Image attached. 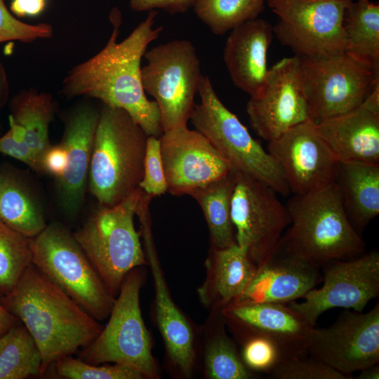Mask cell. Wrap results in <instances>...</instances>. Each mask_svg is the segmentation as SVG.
Wrapping results in <instances>:
<instances>
[{"mask_svg": "<svg viewBox=\"0 0 379 379\" xmlns=\"http://www.w3.org/2000/svg\"><path fill=\"white\" fill-rule=\"evenodd\" d=\"M157 10H151L123 41L118 42L121 14L110 13L112 34L104 48L88 60L74 66L62 82L60 93L67 98L87 96L103 105L127 112L147 135L163 133L157 103L146 96L141 79V60L149 44L157 39L163 27L154 28Z\"/></svg>", "mask_w": 379, "mask_h": 379, "instance_id": "1", "label": "cell"}, {"mask_svg": "<svg viewBox=\"0 0 379 379\" xmlns=\"http://www.w3.org/2000/svg\"><path fill=\"white\" fill-rule=\"evenodd\" d=\"M0 304L27 329L42 358L41 375L91 343L102 326L33 264Z\"/></svg>", "mask_w": 379, "mask_h": 379, "instance_id": "2", "label": "cell"}, {"mask_svg": "<svg viewBox=\"0 0 379 379\" xmlns=\"http://www.w3.org/2000/svg\"><path fill=\"white\" fill-rule=\"evenodd\" d=\"M148 136L127 112L103 105L88 175L100 206H113L140 187Z\"/></svg>", "mask_w": 379, "mask_h": 379, "instance_id": "3", "label": "cell"}, {"mask_svg": "<svg viewBox=\"0 0 379 379\" xmlns=\"http://www.w3.org/2000/svg\"><path fill=\"white\" fill-rule=\"evenodd\" d=\"M290 227L283 236L302 256L321 267L333 260L362 255L365 242L350 223L335 182L304 194H294L286 204Z\"/></svg>", "mask_w": 379, "mask_h": 379, "instance_id": "4", "label": "cell"}, {"mask_svg": "<svg viewBox=\"0 0 379 379\" xmlns=\"http://www.w3.org/2000/svg\"><path fill=\"white\" fill-rule=\"evenodd\" d=\"M143 192L139 187L113 206H100L73 234L113 297L126 276L146 262L134 225Z\"/></svg>", "mask_w": 379, "mask_h": 379, "instance_id": "5", "label": "cell"}, {"mask_svg": "<svg viewBox=\"0 0 379 379\" xmlns=\"http://www.w3.org/2000/svg\"><path fill=\"white\" fill-rule=\"evenodd\" d=\"M190 120L227 159L231 168L251 175L269 185L277 193H291L284 174L272 157L253 138L237 117L218 98L207 75H202Z\"/></svg>", "mask_w": 379, "mask_h": 379, "instance_id": "6", "label": "cell"}, {"mask_svg": "<svg viewBox=\"0 0 379 379\" xmlns=\"http://www.w3.org/2000/svg\"><path fill=\"white\" fill-rule=\"evenodd\" d=\"M32 263L98 321L109 316L114 302L74 235L51 224L32 238Z\"/></svg>", "mask_w": 379, "mask_h": 379, "instance_id": "7", "label": "cell"}, {"mask_svg": "<svg viewBox=\"0 0 379 379\" xmlns=\"http://www.w3.org/2000/svg\"><path fill=\"white\" fill-rule=\"evenodd\" d=\"M143 58L142 88L158 106L163 131L186 126L202 76L196 48L176 39L152 48Z\"/></svg>", "mask_w": 379, "mask_h": 379, "instance_id": "8", "label": "cell"}, {"mask_svg": "<svg viewBox=\"0 0 379 379\" xmlns=\"http://www.w3.org/2000/svg\"><path fill=\"white\" fill-rule=\"evenodd\" d=\"M142 277L137 268L124 278L109 319L98 335L79 352V358L91 364L107 363L129 366L145 378L157 376L151 340L140 307Z\"/></svg>", "mask_w": 379, "mask_h": 379, "instance_id": "9", "label": "cell"}, {"mask_svg": "<svg viewBox=\"0 0 379 379\" xmlns=\"http://www.w3.org/2000/svg\"><path fill=\"white\" fill-rule=\"evenodd\" d=\"M310 120L319 124L361 106L379 74L345 53L300 58Z\"/></svg>", "mask_w": 379, "mask_h": 379, "instance_id": "10", "label": "cell"}, {"mask_svg": "<svg viewBox=\"0 0 379 379\" xmlns=\"http://www.w3.org/2000/svg\"><path fill=\"white\" fill-rule=\"evenodd\" d=\"M352 0H268L279 18L273 33L299 58L345 51L344 17Z\"/></svg>", "mask_w": 379, "mask_h": 379, "instance_id": "11", "label": "cell"}, {"mask_svg": "<svg viewBox=\"0 0 379 379\" xmlns=\"http://www.w3.org/2000/svg\"><path fill=\"white\" fill-rule=\"evenodd\" d=\"M234 172L231 217L236 243L258 267L275 248L291 218L272 188L251 175Z\"/></svg>", "mask_w": 379, "mask_h": 379, "instance_id": "12", "label": "cell"}, {"mask_svg": "<svg viewBox=\"0 0 379 379\" xmlns=\"http://www.w3.org/2000/svg\"><path fill=\"white\" fill-rule=\"evenodd\" d=\"M321 269L322 286L314 288L300 302L287 305L312 326L326 311L333 308L362 312L379 295V253L374 250L350 260H333Z\"/></svg>", "mask_w": 379, "mask_h": 379, "instance_id": "13", "label": "cell"}, {"mask_svg": "<svg viewBox=\"0 0 379 379\" xmlns=\"http://www.w3.org/2000/svg\"><path fill=\"white\" fill-rule=\"evenodd\" d=\"M307 353L351 379L353 372L378 364V302L366 313L345 310L329 326L314 327Z\"/></svg>", "mask_w": 379, "mask_h": 379, "instance_id": "14", "label": "cell"}, {"mask_svg": "<svg viewBox=\"0 0 379 379\" xmlns=\"http://www.w3.org/2000/svg\"><path fill=\"white\" fill-rule=\"evenodd\" d=\"M246 112L254 131L267 142L310 120L299 57L282 58L268 69Z\"/></svg>", "mask_w": 379, "mask_h": 379, "instance_id": "15", "label": "cell"}, {"mask_svg": "<svg viewBox=\"0 0 379 379\" xmlns=\"http://www.w3.org/2000/svg\"><path fill=\"white\" fill-rule=\"evenodd\" d=\"M291 193L304 194L335 181L339 162L310 120L268 142Z\"/></svg>", "mask_w": 379, "mask_h": 379, "instance_id": "16", "label": "cell"}, {"mask_svg": "<svg viewBox=\"0 0 379 379\" xmlns=\"http://www.w3.org/2000/svg\"><path fill=\"white\" fill-rule=\"evenodd\" d=\"M159 142L167 192L173 195L190 194L231 171L210 141L187 126L164 131Z\"/></svg>", "mask_w": 379, "mask_h": 379, "instance_id": "17", "label": "cell"}, {"mask_svg": "<svg viewBox=\"0 0 379 379\" xmlns=\"http://www.w3.org/2000/svg\"><path fill=\"white\" fill-rule=\"evenodd\" d=\"M321 281V267L302 256L282 235L245 291L232 302L288 304L302 298Z\"/></svg>", "mask_w": 379, "mask_h": 379, "instance_id": "18", "label": "cell"}, {"mask_svg": "<svg viewBox=\"0 0 379 379\" xmlns=\"http://www.w3.org/2000/svg\"><path fill=\"white\" fill-rule=\"evenodd\" d=\"M222 314L241 341L267 338L278 345L284 359L307 354L314 326L287 304L232 302L222 308Z\"/></svg>", "mask_w": 379, "mask_h": 379, "instance_id": "19", "label": "cell"}, {"mask_svg": "<svg viewBox=\"0 0 379 379\" xmlns=\"http://www.w3.org/2000/svg\"><path fill=\"white\" fill-rule=\"evenodd\" d=\"M316 126L339 163L379 164V83L358 108Z\"/></svg>", "mask_w": 379, "mask_h": 379, "instance_id": "20", "label": "cell"}, {"mask_svg": "<svg viewBox=\"0 0 379 379\" xmlns=\"http://www.w3.org/2000/svg\"><path fill=\"white\" fill-rule=\"evenodd\" d=\"M99 112L83 105L65 119L60 143L67 152V166L57 180L61 206L69 215L76 214L84 202Z\"/></svg>", "mask_w": 379, "mask_h": 379, "instance_id": "21", "label": "cell"}, {"mask_svg": "<svg viewBox=\"0 0 379 379\" xmlns=\"http://www.w3.org/2000/svg\"><path fill=\"white\" fill-rule=\"evenodd\" d=\"M273 27L255 18L233 29L227 39L223 60L233 84L250 96L262 85L268 70L267 53Z\"/></svg>", "mask_w": 379, "mask_h": 379, "instance_id": "22", "label": "cell"}, {"mask_svg": "<svg viewBox=\"0 0 379 379\" xmlns=\"http://www.w3.org/2000/svg\"><path fill=\"white\" fill-rule=\"evenodd\" d=\"M208 277L200 288L201 299L223 308L239 298L253 279L257 266L237 244L213 248L207 260Z\"/></svg>", "mask_w": 379, "mask_h": 379, "instance_id": "23", "label": "cell"}, {"mask_svg": "<svg viewBox=\"0 0 379 379\" xmlns=\"http://www.w3.org/2000/svg\"><path fill=\"white\" fill-rule=\"evenodd\" d=\"M147 240L146 246L154 281L158 326L171 359L188 376L194 360L192 331L169 295L150 239Z\"/></svg>", "mask_w": 379, "mask_h": 379, "instance_id": "24", "label": "cell"}, {"mask_svg": "<svg viewBox=\"0 0 379 379\" xmlns=\"http://www.w3.org/2000/svg\"><path fill=\"white\" fill-rule=\"evenodd\" d=\"M335 182L347 216L359 233L379 213V164L339 163Z\"/></svg>", "mask_w": 379, "mask_h": 379, "instance_id": "25", "label": "cell"}, {"mask_svg": "<svg viewBox=\"0 0 379 379\" xmlns=\"http://www.w3.org/2000/svg\"><path fill=\"white\" fill-rule=\"evenodd\" d=\"M0 220L29 238L46 227L20 173L9 164L0 167Z\"/></svg>", "mask_w": 379, "mask_h": 379, "instance_id": "26", "label": "cell"}, {"mask_svg": "<svg viewBox=\"0 0 379 379\" xmlns=\"http://www.w3.org/2000/svg\"><path fill=\"white\" fill-rule=\"evenodd\" d=\"M9 107L8 119L22 128L24 140L41 163L45 152L51 145L49 126L55 110L52 95L31 88L22 90L13 96Z\"/></svg>", "mask_w": 379, "mask_h": 379, "instance_id": "27", "label": "cell"}, {"mask_svg": "<svg viewBox=\"0 0 379 379\" xmlns=\"http://www.w3.org/2000/svg\"><path fill=\"white\" fill-rule=\"evenodd\" d=\"M345 53L379 74V5L353 1L344 17Z\"/></svg>", "mask_w": 379, "mask_h": 379, "instance_id": "28", "label": "cell"}, {"mask_svg": "<svg viewBox=\"0 0 379 379\" xmlns=\"http://www.w3.org/2000/svg\"><path fill=\"white\" fill-rule=\"evenodd\" d=\"M235 185V172L193 190L189 195L201 208L210 233L212 248L220 249L236 243L231 217V201Z\"/></svg>", "mask_w": 379, "mask_h": 379, "instance_id": "29", "label": "cell"}, {"mask_svg": "<svg viewBox=\"0 0 379 379\" xmlns=\"http://www.w3.org/2000/svg\"><path fill=\"white\" fill-rule=\"evenodd\" d=\"M41 362L36 343L21 322L0 336V379L41 375Z\"/></svg>", "mask_w": 379, "mask_h": 379, "instance_id": "30", "label": "cell"}, {"mask_svg": "<svg viewBox=\"0 0 379 379\" xmlns=\"http://www.w3.org/2000/svg\"><path fill=\"white\" fill-rule=\"evenodd\" d=\"M264 8V0H197L193 6L197 16L218 35L257 18Z\"/></svg>", "mask_w": 379, "mask_h": 379, "instance_id": "31", "label": "cell"}, {"mask_svg": "<svg viewBox=\"0 0 379 379\" xmlns=\"http://www.w3.org/2000/svg\"><path fill=\"white\" fill-rule=\"evenodd\" d=\"M32 260V238L0 220V296L15 288Z\"/></svg>", "mask_w": 379, "mask_h": 379, "instance_id": "32", "label": "cell"}, {"mask_svg": "<svg viewBox=\"0 0 379 379\" xmlns=\"http://www.w3.org/2000/svg\"><path fill=\"white\" fill-rule=\"evenodd\" d=\"M207 375L212 379H248L253 372L244 364L234 345L220 328L205 354Z\"/></svg>", "mask_w": 379, "mask_h": 379, "instance_id": "33", "label": "cell"}, {"mask_svg": "<svg viewBox=\"0 0 379 379\" xmlns=\"http://www.w3.org/2000/svg\"><path fill=\"white\" fill-rule=\"evenodd\" d=\"M51 366H54L57 375L68 379L144 378L140 372L125 365L91 364L72 355L58 359Z\"/></svg>", "mask_w": 379, "mask_h": 379, "instance_id": "34", "label": "cell"}, {"mask_svg": "<svg viewBox=\"0 0 379 379\" xmlns=\"http://www.w3.org/2000/svg\"><path fill=\"white\" fill-rule=\"evenodd\" d=\"M267 375L274 379H351L308 354L281 360Z\"/></svg>", "mask_w": 379, "mask_h": 379, "instance_id": "35", "label": "cell"}, {"mask_svg": "<svg viewBox=\"0 0 379 379\" xmlns=\"http://www.w3.org/2000/svg\"><path fill=\"white\" fill-rule=\"evenodd\" d=\"M241 343L243 347L241 358L252 372L267 375L284 359L278 345L267 338L251 336Z\"/></svg>", "mask_w": 379, "mask_h": 379, "instance_id": "36", "label": "cell"}, {"mask_svg": "<svg viewBox=\"0 0 379 379\" xmlns=\"http://www.w3.org/2000/svg\"><path fill=\"white\" fill-rule=\"evenodd\" d=\"M53 35V28L50 24L25 23L8 11L4 0H0V44L10 41L32 43L36 39L51 38Z\"/></svg>", "mask_w": 379, "mask_h": 379, "instance_id": "37", "label": "cell"}, {"mask_svg": "<svg viewBox=\"0 0 379 379\" xmlns=\"http://www.w3.org/2000/svg\"><path fill=\"white\" fill-rule=\"evenodd\" d=\"M139 187L152 197L161 196L167 192L159 138L152 135L147 138L143 177Z\"/></svg>", "mask_w": 379, "mask_h": 379, "instance_id": "38", "label": "cell"}, {"mask_svg": "<svg viewBox=\"0 0 379 379\" xmlns=\"http://www.w3.org/2000/svg\"><path fill=\"white\" fill-rule=\"evenodd\" d=\"M0 153L23 162L35 171L44 173L41 161L30 146L17 138L11 128L0 136Z\"/></svg>", "mask_w": 379, "mask_h": 379, "instance_id": "39", "label": "cell"}, {"mask_svg": "<svg viewBox=\"0 0 379 379\" xmlns=\"http://www.w3.org/2000/svg\"><path fill=\"white\" fill-rule=\"evenodd\" d=\"M197 0H130L131 10L137 12L161 9L171 14L183 13L193 8Z\"/></svg>", "mask_w": 379, "mask_h": 379, "instance_id": "40", "label": "cell"}, {"mask_svg": "<svg viewBox=\"0 0 379 379\" xmlns=\"http://www.w3.org/2000/svg\"><path fill=\"white\" fill-rule=\"evenodd\" d=\"M41 164L44 173L54 175L57 179L64 173L67 166V152L61 143L51 145L45 152Z\"/></svg>", "mask_w": 379, "mask_h": 379, "instance_id": "41", "label": "cell"}, {"mask_svg": "<svg viewBox=\"0 0 379 379\" xmlns=\"http://www.w3.org/2000/svg\"><path fill=\"white\" fill-rule=\"evenodd\" d=\"M46 4L47 0H12L10 11L18 18H33L43 13Z\"/></svg>", "mask_w": 379, "mask_h": 379, "instance_id": "42", "label": "cell"}, {"mask_svg": "<svg viewBox=\"0 0 379 379\" xmlns=\"http://www.w3.org/2000/svg\"><path fill=\"white\" fill-rule=\"evenodd\" d=\"M20 322L0 304V336L13 326Z\"/></svg>", "mask_w": 379, "mask_h": 379, "instance_id": "43", "label": "cell"}, {"mask_svg": "<svg viewBox=\"0 0 379 379\" xmlns=\"http://www.w3.org/2000/svg\"><path fill=\"white\" fill-rule=\"evenodd\" d=\"M9 94V84L5 68L0 61V109L8 101Z\"/></svg>", "mask_w": 379, "mask_h": 379, "instance_id": "44", "label": "cell"}, {"mask_svg": "<svg viewBox=\"0 0 379 379\" xmlns=\"http://www.w3.org/2000/svg\"><path fill=\"white\" fill-rule=\"evenodd\" d=\"M357 379H378L379 378V365H375L366 367L361 371Z\"/></svg>", "mask_w": 379, "mask_h": 379, "instance_id": "45", "label": "cell"}, {"mask_svg": "<svg viewBox=\"0 0 379 379\" xmlns=\"http://www.w3.org/2000/svg\"><path fill=\"white\" fill-rule=\"evenodd\" d=\"M1 128H2V127H1V123H0V136L1 135Z\"/></svg>", "mask_w": 379, "mask_h": 379, "instance_id": "46", "label": "cell"}]
</instances>
